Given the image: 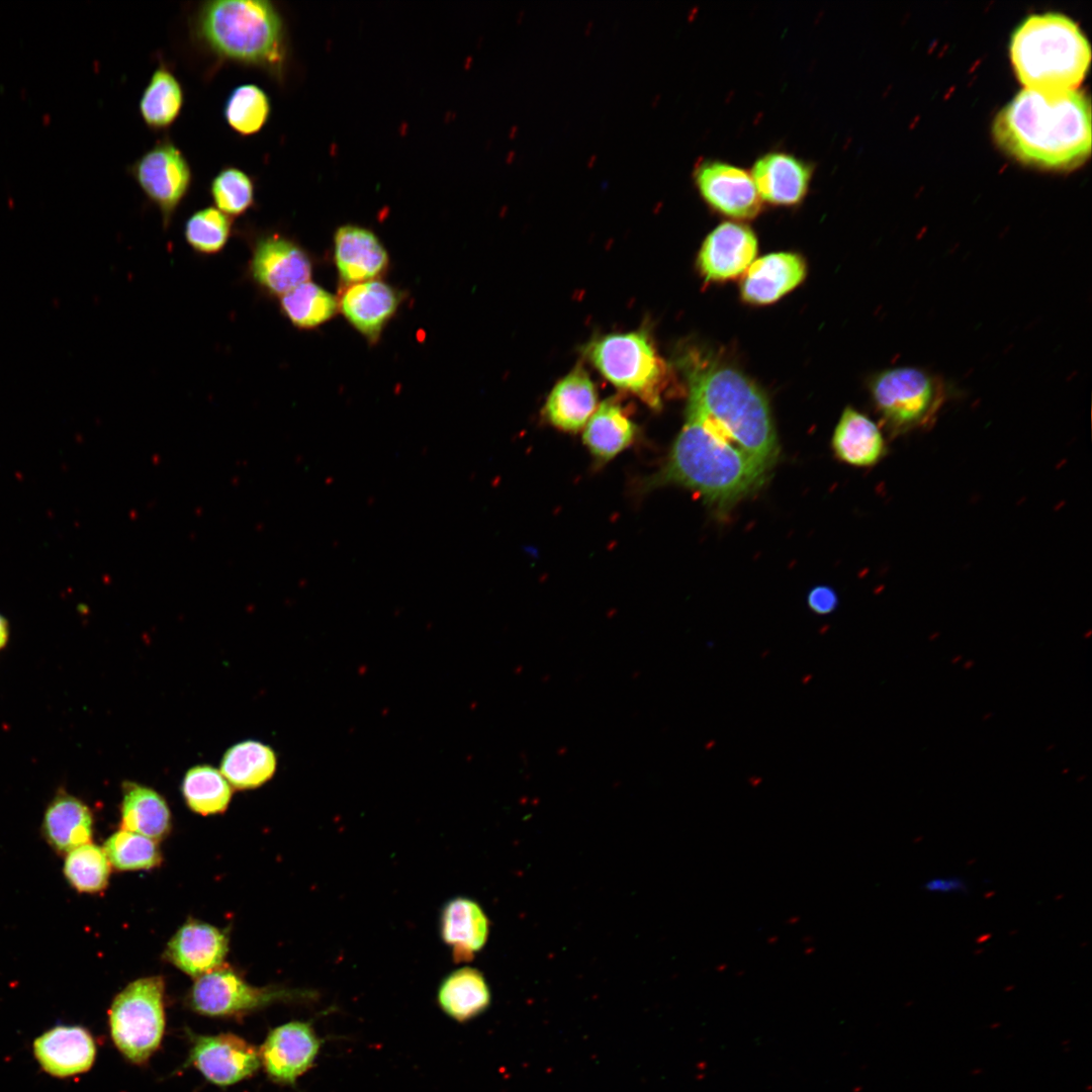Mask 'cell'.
Listing matches in <instances>:
<instances>
[{"label":"cell","mask_w":1092,"mask_h":1092,"mask_svg":"<svg viewBox=\"0 0 1092 1092\" xmlns=\"http://www.w3.org/2000/svg\"><path fill=\"white\" fill-rule=\"evenodd\" d=\"M993 135L1017 161L1046 170H1073L1091 153V107L1081 91L1023 89L997 114Z\"/></svg>","instance_id":"6da1fadb"},{"label":"cell","mask_w":1092,"mask_h":1092,"mask_svg":"<svg viewBox=\"0 0 1092 1092\" xmlns=\"http://www.w3.org/2000/svg\"><path fill=\"white\" fill-rule=\"evenodd\" d=\"M689 386L686 415L770 470L779 445L768 402L744 374L690 355L684 369Z\"/></svg>","instance_id":"7a4b0ae2"},{"label":"cell","mask_w":1092,"mask_h":1092,"mask_svg":"<svg viewBox=\"0 0 1092 1092\" xmlns=\"http://www.w3.org/2000/svg\"><path fill=\"white\" fill-rule=\"evenodd\" d=\"M768 471L702 422L687 417L665 464L650 485L687 487L725 511L758 488Z\"/></svg>","instance_id":"3957f363"},{"label":"cell","mask_w":1092,"mask_h":1092,"mask_svg":"<svg viewBox=\"0 0 1092 1092\" xmlns=\"http://www.w3.org/2000/svg\"><path fill=\"white\" fill-rule=\"evenodd\" d=\"M193 26L196 39L215 57L281 75L285 31L271 1H206L198 7Z\"/></svg>","instance_id":"277c9868"},{"label":"cell","mask_w":1092,"mask_h":1092,"mask_svg":"<svg viewBox=\"0 0 1092 1092\" xmlns=\"http://www.w3.org/2000/svg\"><path fill=\"white\" fill-rule=\"evenodd\" d=\"M1010 57L1027 89L1076 90L1091 61L1089 42L1079 26L1059 13L1031 15L1015 29Z\"/></svg>","instance_id":"5b68a950"},{"label":"cell","mask_w":1092,"mask_h":1092,"mask_svg":"<svg viewBox=\"0 0 1092 1092\" xmlns=\"http://www.w3.org/2000/svg\"><path fill=\"white\" fill-rule=\"evenodd\" d=\"M870 389L893 437L930 429L946 397L941 380L915 367L885 370L874 377Z\"/></svg>","instance_id":"8992f818"},{"label":"cell","mask_w":1092,"mask_h":1092,"mask_svg":"<svg viewBox=\"0 0 1092 1092\" xmlns=\"http://www.w3.org/2000/svg\"><path fill=\"white\" fill-rule=\"evenodd\" d=\"M587 355L615 386L639 396L648 405H661L667 366L645 332L612 334L593 342Z\"/></svg>","instance_id":"52a82bcc"},{"label":"cell","mask_w":1092,"mask_h":1092,"mask_svg":"<svg viewBox=\"0 0 1092 1092\" xmlns=\"http://www.w3.org/2000/svg\"><path fill=\"white\" fill-rule=\"evenodd\" d=\"M164 980L138 979L114 998L109 1010L112 1040L131 1063L144 1064L158 1050L165 1029Z\"/></svg>","instance_id":"ba28073f"},{"label":"cell","mask_w":1092,"mask_h":1092,"mask_svg":"<svg viewBox=\"0 0 1092 1092\" xmlns=\"http://www.w3.org/2000/svg\"><path fill=\"white\" fill-rule=\"evenodd\" d=\"M314 997L308 991L283 987H255L235 971L219 967L196 979L187 1002L194 1011L207 1016H236L276 1002L304 1001Z\"/></svg>","instance_id":"9c48e42d"},{"label":"cell","mask_w":1092,"mask_h":1092,"mask_svg":"<svg viewBox=\"0 0 1092 1092\" xmlns=\"http://www.w3.org/2000/svg\"><path fill=\"white\" fill-rule=\"evenodd\" d=\"M147 198L159 209L167 229L192 184V170L182 151L169 139L158 141L128 168Z\"/></svg>","instance_id":"30bf717a"},{"label":"cell","mask_w":1092,"mask_h":1092,"mask_svg":"<svg viewBox=\"0 0 1092 1092\" xmlns=\"http://www.w3.org/2000/svg\"><path fill=\"white\" fill-rule=\"evenodd\" d=\"M249 243L247 276L258 291L280 297L309 281V257L295 242L277 233H257Z\"/></svg>","instance_id":"8fae6325"},{"label":"cell","mask_w":1092,"mask_h":1092,"mask_svg":"<svg viewBox=\"0 0 1092 1092\" xmlns=\"http://www.w3.org/2000/svg\"><path fill=\"white\" fill-rule=\"evenodd\" d=\"M698 193L713 210L732 218H752L761 199L751 174L721 160L704 159L693 171Z\"/></svg>","instance_id":"7c38bea8"},{"label":"cell","mask_w":1092,"mask_h":1092,"mask_svg":"<svg viewBox=\"0 0 1092 1092\" xmlns=\"http://www.w3.org/2000/svg\"><path fill=\"white\" fill-rule=\"evenodd\" d=\"M323 1039L309 1021H290L272 1029L259 1050L268 1077L282 1085H294L313 1067Z\"/></svg>","instance_id":"4fadbf2b"},{"label":"cell","mask_w":1092,"mask_h":1092,"mask_svg":"<svg viewBox=\"0 0 1092 1092\" xmlns=\"http://www.w3.org/2000/svg\"><path fill=\"white\" fill-rule=\"evenodd\" d=\"M188 1062L218 1086L251 1077L261 1066L259 1051L233 1033L192 1036Z\"/></svg>","instance_id":"5bb4252c"},{"label":"cell","mask_w":1092,"mask_h":1092,"mask_svg":"<svg viewBox=\"0 0 1092 1092\" xmlns=\"http://www.w3.org/2000/svg\"><path fill=\"white\" fill-rule=\"evenodd\" d=\"M814 165L785 151H770L753 163L751 176L761 201L795 206L808 194Z\"/></svg>","instance_id":"9a60e30c"},{"label":"cell","mask_w":1092,"mask_h":1092,"mask_svg":"<svg viewBox=\"0 0 1092 1092\" xmlns=\"http://www.w3.org/2000/svg\"><path fill=\"white\" fill-rule=\"evenodd\" d=\"M757 240L747 225L725 221L705 239L698 256V266L708 280L735 278L752 263Z\"/></svg>","instance_id":"2e32d148"},{"label":"cell","mask_w":1092,"mask_h":1092,"mask_svg":"<svg viewBox=\"0 0 1092 1092\" xmlns=\"http://www.w3.org/2000/svg\"><path fill=\"white\" fill-rule=\"evenodd\" d=\"M229 938L217 927L197 920L184 923L169 940L166 959L185 974L199 978L222 965Z\"/></svg>","instance_id":"e0dca14e"},{"label":"cell","mask_w":1092,"mask_h":1092,"mask_svg":"<svg viewBox=\"0 0 1092 1092\" xmlns=\"http://www.w3.org/2000/svg\"><path fill=\"white\" fill-rule=\"evenodd\" d=\"M33 1053L46 1072L56 1077H70L92 1067L96 1046L85 1028L60 1025L34 1040Z\"/></svg>","instance_id":"ac0fdd59"},{"label":"cell","mask_w":1092,"mask_h":1092,"mask_svg":"<svg viewBox=\"0 0 1092 1092\" xmlns=\"http://www.w3.org/2000/svg\"><path fill=\"white\" fill-rule=\"evenodd\" d=\"M439 931L443 942L451 950L453 961L466 963L486 943L489 921L474 900L455 897L441 909Z\"/></svg>","instance_id":"d6986e66"},{"label":"cell","mask_w":1092,"mask_h":1092,"mask_svg":"<svg viewBox=\"0 0 1092 1092\" xmlns=\"http://www.w3.org/2000/svg\"><path fill=\"white\" fill-rule=\"evenodd\" d=\"M806 275L804 260L795 253H772L752 262L741 281L742 297L767 304L799 285Z\"/></svg>","instance_id":"ffe728a7"},{"label":"cell","mask_w":1092,"mask_h":1092,"mask_svg":"<svg viewBox=\"0 0 1092 1092\" xmlns=\"http://www.w3.org/2000/svg\"><path fill=\"white\" fill-rule=\"evenodd\" d=\"M334 241L336 265L345 282L369 281L385 270L387 253L372 232L344 225L338 229Z\"/></svg>","instance_id":"44dd1931"},{"label":"cell","mask_w":1092,"mask_h":1092,"mask_svg":"<svg viewBox=\"0 0 1092 1092\" xmlns=\"http://www.w3.org/2000/svg\"><path fill=\"white\" fill-rule=\"evenodd\" d=\"M395 290L379 280L349 286L341 297L345 317L370 340H377L398 305Z\"/></svg>","instance_id":"7402d4cb"},{"label":"cell","mask_w":1092,"mask_h":1092,"mask_svg":"<svg viewBox=\"0 0 1092 1092\" xmlns=\"http://www.w3.org/2000/svg\"><path fill=\"white\" fill-rule=\"evenodd\" d=\"M597 390L584 370L576 368L550 392L544 414L557 429L577 432L597 410Z\"/></svg>","instance_id":"603a6c76"},{"label":"cell","mask_w":1092,"mask_h":1092,"mask_svg":"<svg viewBox=\"0 0 1092 1092\" xmlns=\"http://www.w3.org/2000/svg\"><path fill=\"white\" fill-rule=\"evenodd\" d=\"M832 448L838 459L858 467L876 465L887 452L879 427L850 406L843 411L835 427Z\"/></svg>","instance_id":"cb8c5ba5"},{"label":"cell","mask_w":1092,"mask_h":1092,"mask_svg":"<svg viewBox=\"0 0 1092 1092\" xmlns=\"http://www.w3.org/2000/svg\"><path fill=\"white\" fill-rule=\"evenodd\" d=\"M490 1002L491 993L484 976L471 967H463L446 975L437 990L440 1009L460 1023L484 1013Z\"/></svg>","instance_id":"d4e9b609"},{"label":"cell","mask_w":1092,"mask_h":1092,"mask_svg":"<svg viewBox=\"0 0 1092 1092\" xmlns=\"http://www.w3.org/2000/svg\"><path fill=\"white\" fill-rule=\"evenodd\" d=\"M636 426L614 399L601 403L585 425L583 443L601 461H609L634 440Z\"/></svg>","instance_id":"484cf974"},{"label":"cell","mask_w":1092,"mask_h":1092,"mask_svg":"<svg viewBox=\"0 0 1092 1092\" xmlns=\"http://www.w3.org/2000/svg\"><path fill=\"white\" fill-rule=\"evenodd\" d=\"M93 818L79 799L62 794L49 805L43 818V832L50 844L61 852L89 843Z\"/></svg>","instance_id":"4316f807"},{"label":"cell","mask_w":1092,"mask_h":1092,"mask_svg":"<svg viewBox=\"0 0 1092 1092\" xmlns=\"http://www.w3.org/2000/svg\"><path fill=\"white\" fill-rule=\"evenodd\" d=\"M170 828V810L161 795L135 783L123 785L121 829L160 840Z\"/></svg>","instance_id":"83f0119b"},{"label":"cell","mask_w":1092,"mask_h":1092,"mask_svg":"<svg viewBox=\"0 0 1092 1092\" xmlns=\"http://www.w3.org/2000/svg\"><path fill=\"white\" fill-rule=\"evenodd\" d=\"M183 104L184 91L180 81L166 65L160 64L140 98L142 119L153 130L166 129L176 121Z\"/></svg>","instance_id":"f1b7e54d"},{"label":"cell","mask_w":1092,"mask_h":1092,"mask_svg":"<svg viewBox=\"0 0 1092 1092\" xmlns=\"http://www.w3.org/2000/svg\"><path fill=\"white\" fill-rule=\"evenodd\" d=\"M275 769L276 756L273 749L253 740L232 746L220 763L221 775L240 790L263 785L274 775Z\"/></svg>","instance_id":"f546056e"},{"label":"cell","mask_w":1092,"mask_h":1092,"mask_svg":"<svg viewBox=\"0 0 1092 1092\" xmlns=\"http://www.w3.org/2000/svg\"><path fill=\"white\" fill-rule=\"evenodd\" d=\"M271 102L258 85L241 84L229 94L223 105V117L237 133L249 136L258 133L267 123Z\"/></svg>","instance_id":"4dcf8cb0"},{"label":"cell","mask_w":1092,"mask_h":1092,"mask_svg":"<svg viewBox=\"0 0 1092 1092\" xmlns=\"http://www.w3.org/2000/svg\"><path fill=\"white\" fill-rule=\"evenodd\" d=\"M279 298L283 315L298 329L320 326L330 320L338 308L335 296L310 281L296 286Z\"/></svg>","instance_id":"1f68e13d"},{"label":"cell","mask_w":1092,"mask_h":1092,"mask_svg":"<svg viewBox=\"0 0 1092 1092\" xmlns=\"http://www.w3.org/2000/svg\"><path fill=\"white\" fill-rule=\"evenodd\" d=\"M187 806L201 815L223 812L232 797V788L220 771L209 765L190 768L182 782Z\"/></svg>","instance_id":"d6a6232c"},{"label":"cell","mask_w":1092,"mask_h":1092,"mask_svg":"<svg viewBox=\"0 0 1092 1092\" xmlns=\"http://www.w3.org/2000/svg\"><path fill=\"white\" fill-rule=\"evenodd\" d=\"M232 233V217L212 206L193 212L184 225L186 243L194 252L204 256L220 253Z\"/></svg>","instance_id":"836d02e7"},{"label":"cell","mask_w":1092,"mask_h":1092,"mask_svg":"<svg viewBox=\"0 0 1092 1092\" xmlns=\"http://www.w3.org/2000/svg\"><path fill=\"white\" fill-rule=\"evenodd\" d=\"M67 853L64 873L74 889L85 893H97L105 889L110 862L101 847L86 843Z\"/></svg>","instance_id":"e575fe53"},{"label":"cell","mask_w":1092,"mask_h":1092,"mask_svg":"<svg viewBox=\"0 0 1092 1092\" xmlns=\"http://www.w3.org/2000/svg\"><path fill=\"white\" fill-rule=\"evenodd\" d=\"M103 850L119 871L150 870L162 859L156 840L123 829L106 839Z\"/></svg>","instance_id":"d590c367"},{"label":"cell","mask_w":1092,"mask_h":1092,"mask_svg":"<svg viewBox=\"0 0 1092 1092\" xmlns=\"http://www.w3.org/2000/svg\"><path fill=\"white\" fill-rule=\"evenodd\" d=\"M209 194L215 207L234 218L246 213L255 203V183L244 170L226 166L210 181Z\"/></svg>","instance_id":"8d00e7d4"},{"label":"cell","mask_w":1092,"mask_h":1092,"mask_svg":"<svg viewBox=\"0 0 1092 1092\" xmlns=\"http://www.w3.org/2000/svg\"><path fill=\"white\" fill-rule=\"evenodd\" d=\"M808 607L817 615L831 614L838 605L835 590L827 585H817L810 589L807 597Z\"/></svg>","instance_id":"74e56055"},{"label":"cell","mask_w":1092,"mask_h":1092,"mask_svg":"<svg viewBox=\"0 0 1092 1092\" xmlns=\"http://www.w3.org/2000/svg\"><path fill=\"white\" fill-rule=\"evenodd\" d=\"M922 889L928 893L940 895L965 894L969 891V885L965 879L959 876L934 877L927 880Z\"/></svg>","instance_id":"f35d334b"},{"label":"cell","mask_w":1092,"mask_h":1092,"mask_svg":"<svg viewBox=\"0 0 1092 1092\" xmlns=\"http://www.w3.org/2000/svg\"><path fill=\"white\" fill-rule=\"evenodd\" d=\"M8 639V623L7 620L0 615V649L6 644Z\"/></svg>","instance_id":"ab89813d"}]
</instances>
